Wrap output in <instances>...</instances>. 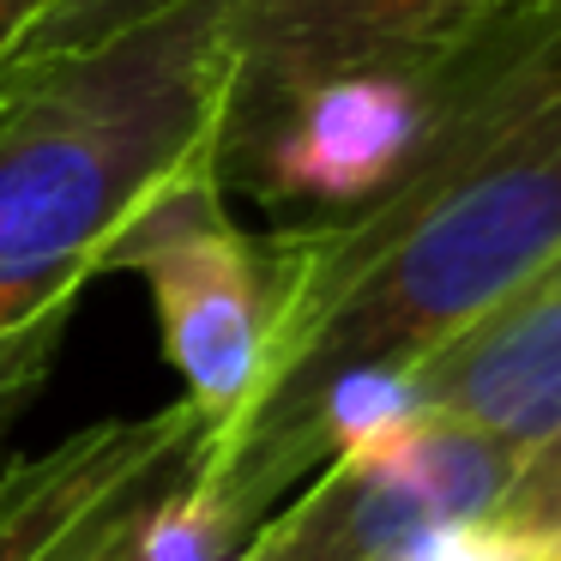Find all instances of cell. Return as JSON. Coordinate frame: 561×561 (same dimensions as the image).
<instances>
[{"label": "cell", "instance_id": "obj_6", "mask_svg": "<svg viewBox=\"0 0 561 561\" xmlns=\"http://www.w3.org/2000/svg\"><path fill=\"white\" fill-rule=\"evenodd\" d=\"M459 49V43H453ZM447 49V55H453ZM447 55L423 61H375L302 85L248 134H236L224 158V182H242L266 206H327L351 211L375 199L411 158Z\"/></svg>", "mask_w": 561, "mask_h": 561}, {"label": "cell", "instance_id": "obj_4", "mask_svg": "<svg viewBox=\"0 0 561 561\" xmlns=\"http://www.w3.org/2000/svg\"><path fill=\"white\" fill-rule=\"evenodd\" d=\"M519 459L495 440L392 411L356 428L230 561H392L435 525L489 519Z\"/></svg>", "mask_w": 561, "mask_h": 561}, {"label": "cell", "instance_id": "obj_5", "mask_svg": "<svg viewBox=\"0 0 561 561\" xmlns=\"http://www.w3.org/2000/svg\"><path fill=\"white\" fill-rule=\"evenodd\" d=\"M211 440L218 428L175 399L0 465V561H110L187 495Z\"/></svg>", "mask_w": 561, "mask_h": 561}, {"label": "cell", "instance_id": "obj_10", "mask_svg": "<svg viewBox=\"0 0 561 561\" xmlns=\"http://www.w3.org/2000/svg\"><path fill=\"white\" fill-rule=\"evenodd\" d=\"M73 308L79 302H61V308H49V314L25 320V327L0 332V453H7L13 428L25 423V411L37 404V392L49 387L55 356H61L67 327H73Z\"/></svg>", "mask_w": 561, "mask_h": 561}, {"label": "cell", "instance_id": "obj_9", "mask_svg": "<svg viewBox=\"0 0 561 561\" xmlns=\"http://www.w3.org/2000/svg\"><path fill=\"white\" fill-rule=\"evenodd\" d=\"M182 0H49L37 13V25L0 55V85L13 79H31L43 67H61V61H79V55L103 49V43L127 37V31L151 25L158 13H170Z\"/></svg>", "mask_w": 561, "mask_h": 561}, {"label": "cell", "instance_id": "obj_1", "mask_svg": "<svg viewBox=\"0 0 561 561\" xmlns=\"http://www.w3.org/2000/svg\"><path fill=\"white\" fill-rule=\"evenodd\" d=\"M266 356L187 489L230 561L332 459L320 411L404 380L561 254V0H507L447 55L423 134L375 199L260 236Z\"/></svg>", "mask_w": 561, "mask_h": 561}, {"label": "cell", "instance_id": "obj_2", "mask_svg": "<svg viewBox=\"0 0 561 561\" xmlns=\"http://www.w3.org/2000/svg\"><path fill=\"white\" fill-rule=\"evenodd\" d=\"M224 0L0 85V332L103 278V254L194 151L224 146Z\"/></svg>", "mask_w": 561, "mask_h": 561}, {"label": "cell", "instance_id": "obj_8", "mask_svg": "<svg viewBox=\"0 0 561 561\" xmlns=\"http://www.w3.org/2000/svg\"><path fill=\"white\" fill-rule=\"evenodd\" d=\"M404 399L428 423L495 440L513 459H531L561 435V254L519 296L477 320L465 339L404 375Z\"/></svg>", "mask_w": 561, "mask_h": 561}, {"label": "cell", "instance_id": "obj_11", "mask_svg": "<svg viewBox=\"0 0 561 561\" xmlns=\"http://www.w3.org/2000/svg\"><path fill=\"white\" fill-rule=\"evenodd\" d=\"M489 525H501V531H513V537H531V543L561 549V435L543 440V447L513 471V483L501 489Z\"/></svg>", "mask_w": 561, "mask_h": 561}, {"label": "cell", "instance_id": "obj_12", "mask_svg": "<svg viewBox=\"0 0 561 561\" xmlns=\"http://www.w3.org/2000/svg\"><path fill=\"white\" fill-rule=\"evenodd\" d=\"M43 7H49V0H0V55L13 49V43L25 37L31 25H37Z\"/></svg>", "mask_w": 561, "mask_h": 561}, {"label": "cell", "instance_id": "obj_7", "mask_svg": "<svg viewBox=\"0 0 561 561\" xmlns=\"http://www.w3.org/2000/svg\"><path fill=\"white\" fill-rule=\"evenodd\" d=\"M507 0H224V146L302 85L465 43Z\"/></svg>", "mask_w": 561, "mask_h": 561}, {"label": "cell", "instance_id": "obj_3", "mask_svg": "<svg viewBox=\"0 0 561 561\" xmlns=\"http://www.w3.org/2000/svg\"><path fill=\"white\" fill-rule=\"evenodd\" d=\"M224 146H206L127 218L103 272H139L158 296L163 351L182 375V399L211 428H230L266 356V254L230 218Z\"/></svg>", "mask_w": 561, "mask_h": 561}]
</instances>
